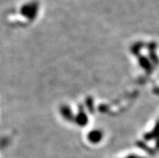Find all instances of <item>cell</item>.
<instances>
[{
  "label": "cell",
  "mask_w": 159,
  "mask_h": 158,
  "mask_svg": "<svg viewBox=\"0 0 159 158\" xmlns=\"http://www.w3.org/2000/svg\"><path fill=\"white\" fill-rule=\"evenodd\" d=\"M37 11H38V4L36 2H30L25 4L23 7L21 9V13L28 18L32 19L36 16Z\"/></svg>",
  "instance_id": "cell-1"
}]
</instances>
